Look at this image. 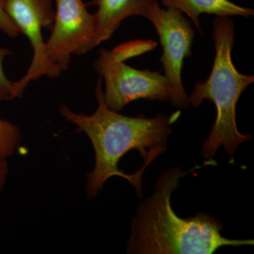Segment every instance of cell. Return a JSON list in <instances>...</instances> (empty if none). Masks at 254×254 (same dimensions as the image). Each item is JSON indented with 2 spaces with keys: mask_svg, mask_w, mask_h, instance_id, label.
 Here are the masks:
<instances>
[{
  "mask_svg": "<svg viewBox=\"0 0 254 254\" xmlns=\"http://www.w3.org/2000/svg\"><path fill=\"white\" fill-rule=\"evenodd\" d=\"M102 83L100 77L95 91L98 108L92 115L73 113L64 105L60 107L64 118L84 132L94 148L95 165L93 171L86 175L87 194L94 197L108 179L119 176L128 180L141 198L142 175L166 150L171 125L180 112L153 118L125 116L107 106Z\"/></svg>",
  "mask_w": 254,
  "mask_h": 254,
  "instance_id": "obj_1",
  "label": "cell"
},
{
  "mask_svg": "<svg viewBox=\"0 0 254 254\" xmlns=\"http://www.w3.org/2000/svg\"><path fill=\"white\" fill-rule=\"evenodd\" d=\"M187 174L180 168L160 174L154 193L140 204L132 220L127 254H211L222 247L254 245L253 240L222 236L221 222L208 214L187 219L176 215L170 198Z\"/></svg>",
  "mask_w": 254,
  "mask_h": 254,
  "instance_id": "obj_2",
  "label": "cell"
},
{
  "mask_svg": "<svg viewBox=\"0 0 254 254\" xmlns=\"http://www.w3.org/2000/svg\"><path fill=\"white\" fill-rule=\"evenodd\" d=\"M212 37L215 43V56L213 68L204 82L195 83L189 96L190 105L199 106L203 100L213 102L217 115L210 135L202 146V155L213 158L221 146L233 156L243 142L252 140V134H242L237 129V102L246 88L254 82V75L240 73L232 62L235 43V23L229 16L214 18Z\"/></svg>",
  "mask_w": 254,
  "mask_h": 254,
  "instance_id": "obj_3",
  "label": "cell"
},
{
  "mask_svg": "<svg viewBox=\"0 0 254 254\" xmlns=\"http://www.w3.org/2000/svg\"><path fill=\"white\" fill-rule=\"evenodd\" d=\"M94 68L105 83L107 106L120 112L131 102L139 99L171 100V89L165 75L149 70L136 69L114 60L110 51L102 49Z\"/></svg>",
  "mask_w": 254,
  "mask_h": 254,
  "instance_id": "obj_4",
  "label": "cell"
},
{
  "mask_svg": "<svg viewBox=\"0 0 254 254\" xmlns=\"http://www.w3.org/2000/svg\"><path fill=\"white\" fill-rule=\"evenodd\" d=\"M147 18L155 26L163 47L160 61L171 89L170 103L180 109L189 108L190 103L182 83V70L185 58L191 55L195 37L191 22L179 10L161 9L158 2Z\"/></svg>",
  "mask_w": 254,
  "mask_h": 254,
  "instance_id": "obj_5",
  "label": "cell"
},
{
  "mask_svg": "<svg viewBox=\"0 0 254 254\" xmlns=\"http://www.w3.org/2000/svg\"><path fill=\"white\" fill-rule=\"evenodd\" d=\"M56 9L52 34L46 42V55L63 72L73 55L86 54L97 43L94 15L81 0H55Z\"/></svg>",
  "mask_w": 254,
  "mask_h": 254,
  "instance_id": "obj_6",
  "label": "cell"
},
{
  "mask_svg": "<svg viewBox=\"0 0 254 254\" xmlns=\"http://www.w3.org/2000/svg\"><path fill=\"white\" fill-rule=\"evenodd\" d=\"M6 12L21 31L29 40L33 50V59L27 73L15 82L17 98L22 96L30 82L42 76L58 77L62 71L47 58L43 28L52 30L55 10L53 0H4Z\"/></svg>",
  "mask_w": 254,
  "mask_h": 254,
  "instance_id": "obj_7",
  "label": "cell"
},
{
  "mask_svg": "<svg viewBox=\"0 0 254 254\" xmlns=\"http://www.w3.org/2000/svg\"><path fill=\"white\" fill-rule=\"evenodd\" d=\"M158 0H97L94 15L98 46L109 40L124 20L131 16L148 18Z\"/></svg>",
  "mask_w": 254,
  "mask_h": 254,
  "instance_id": "obj_8",
  "label": "cell"
},
{
  "mask_svg": "<svg viewBox=\"0 0 254 254\" xmlns=\"http://www.w3.org/2000/svg\"><path fill=\"white\" fill-rule=\"evenodd\" d=\"M168 8H174L185 14L202 33L199 16L203 14L217 16H254V9L239 6L230 0H160Z\"/></svg>",
  "mask_w": 254,
  "mask_h": 254,
  "instance_id": "obj_9",
  "label": "cell"
},
{
  "mask_svg": "<svg viewBox=\"0 0 254 254\" xmlns=\"http://www.w3.org/2000/svg\"><path fill=\"white\" fill-rule=\"evenodd\" d=\"M21 140L19 128L0 116V157L6 159L13 155Z\"/></svg>",
  "mask_w": 254,
  "mask_h": 254,
  "instance_id": "obj_10",
  "label": "cell"
},
{
  "mask_svg": "<svg viewBox=\"0 0 254 254\" xmlns=\"http://www.w3.org/2000/svg\"><path fill=\"white\" fill-rule=\"evenodd\" d=\"M156 46L157 43L153 41H129L115 47L110 53L114 60L124 63L127 60L151 51Z\"/></svg>",
  "mask_w": 254,
  "mask_h": 254,
  "instance_id": "obj_11",
  "label": "cell"
},
{
  "mask_svg": "<svg viewBox=\"0 0 254 254\" xmlns=\"http://www.w3.org/2000/svg\"><path fill=\"white\" fill-rule=\"evenodd\" d=\"M11 52L6 48H0V102L8 101L17 98L15 82L10 81L5 75L3 68V60Z\"/></svg>",
  "mask_w": 254,
  "mask_h": 254,
  "instance_id": "obj_12",
  "label": "cell"
},
{
  "mask_svg": "<svg viewBox=\"0 0 254 254\" xmlns=\"http://www.w3.org/2000/svg\"><path fill=\"white\" fill-rule=\"evenodd\" d=\"M0 30L10 37H17L21 34V31L5 9L4 0H0Z\"/></svg>",
  "mask_w": 254,
  "mask_h": 254,
  "instance_id": "obj_13",
  "label": "cell"
},
{
  "mask_svg": "<svg viewBox=\"0 0 254 254\" xmlns=\"http://www.w3.org/2000/svg\"><path fill=\"white\" fill-rule=\"evenodd\" d=\"M8 174V163L6 158L0 157V190H2Z\"/></svg>",
  "mask_w": 254,
  "mask_h": 254,
  "instance_id": "obj_14",
  "label": "cell"
}]
</instances>
